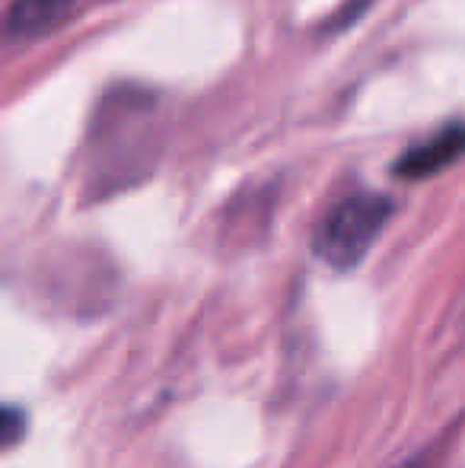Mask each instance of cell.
I'll list each match as a JSON object with an SVG mask.
<instances>
[{"label": "cell", "instance_id": "7a4b0ae2", "mask_svg": "<svg viewBox=\"0 0 465 468\" xmlns=\"http://www.w3.org/2000/svg\"><path fill=\"white\" fill-rule=\"evenodd\" d=\"M460 156H465V122H449L443 124L437 134L424 137L421 144L408 147L396 163H392V173L398 179H428V176L443 173L447 166H453Z\"/></svg>", "mask_w": 465, "mask_h": 468}, {"label": "cell", "instance_id": "277c9868", "mask_svg": "<svg viewBox=\"0 0 465 468\" xmlns=\"http://www.w3.org/2000/svg\"><path fill=\"white\" fill-rule=\"evenodd\" d=\"M19 424H23V414H19L16 408H6V411H4V440H6V446L16 443Z\"/></svg>", "mask_w": 465, "mask_h": 468}, {"label": "cell", "instance_id": "5b68a950", "mask_svg": "<svg viewBox=\"0 0 465 468\" xmlns=\"http://www.w3.org/2000/svg\"><path fill=\"white\" fill-rule=\"evenodd\" d=\"M366 4H370V0H351V4L348 6H344V10L342 13H338V26H342V23H351V19L354 16H357V13L360 10H364V6Z\"/></svg>", "mask_w": 465, "mask_h": 468}, {"label": "cell", "instance_id": "3957f363", "mask_svg": "<svg viewBox=\"0 0 465 468\" xmlns=\"http://www.w3.org/2000/svg\"><path fill=\"white\" fill-rule=\"evenodd\" d=\"M80 0H13L6 10V36L10 38H36L42 32L64 23Z\"/></svg>", "mask_w": 465, "mask_h": 468}, {"label": "cell", "instance_id": "6da1fadb", "mask_svg": "<svg viewBox=\"0 0 465 468\" xmlns=\"http://www.w3.org/2000/svg\"><path fill=\"white\" fill-rule=\"evenodd\" d=\"M396 214V201L383 191H354L322 214L312 233V252L338 271H351L366 259L376 236Z\"/></svg>", "mask_w": 465, "mask_h": 468}]
</instances>
